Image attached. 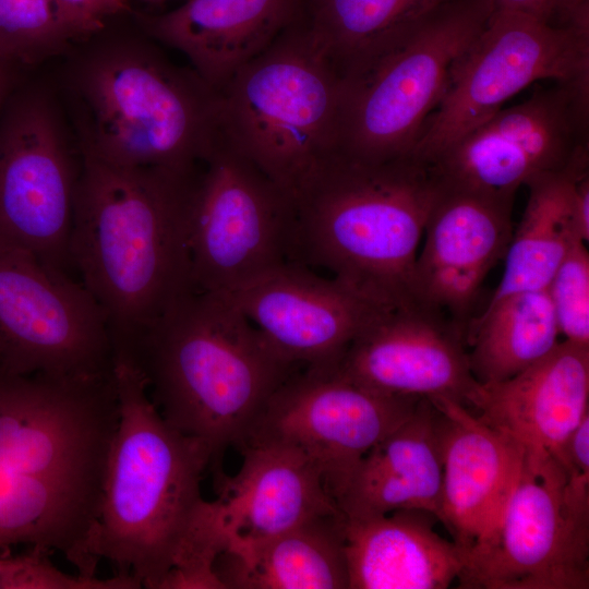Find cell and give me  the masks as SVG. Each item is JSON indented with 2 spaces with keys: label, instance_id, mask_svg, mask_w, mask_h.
Returning <instances> with one entry per match:
<instances>
[{
  "label": "cell",
  "instance_id": "cell-33",
  "mask_svg": "<svg viewBox=\"0 0 589 589\" xmlns=\"http://www.w3.org/2000/svg\"><path fill=\"white\" fill-rule=\"evenodd\" d=\"M558 462L566 473L567 501L589 515V413L565 442Z\"/></svg>",
  "mask_w": 589,
  "mask_h": 589
},
{
  "label": "cell",
  "instance_id": "cell-2",
  "mask_svg": "<svg viewBox=\"0 0 589 589\" xmlns=\"http://www.w3.org/2000/svg\"><path fill=\"white\" fill-rule=\"evenodd\" d=\"M113 377L119 418L94 552L141 588L161 589L169 573L181 582L203 581L224 548L217 504L202 496L209 449L165 421L140 370L119 351Z\"/></svg>",
  "mask_w": 589,
  "mask_h": 589
},
{
  "label": "cell",
  "instance_id": "cell-9",
  "mask_svg": "<svg viewBox=\"0 0 589 589\" xmlns=\"http://www.w3.org/2000/svg\"><path fill=\"white\" fill-rule=\"evenodd\" d=\"M201 168L189 220L194 289L227 293L289 262L293 201L220 132Z\"/></svg>",
  "mask_w": 589,
  "mask_h": 589
},
{
  "label": "cell",
  "instance_id": "cell-17",
  "mask_svg": "<svg viewBox=\"0 0 589 589\" xmlns=\"http://www.w3.org/2000/svg\"><path fill=\"white\" fill-rule=\"evenodd\" d=\"M225 294L287 362L333 370L383 310L337 279L284 263Z\"/></svg>",
  "mask_w": 589,
  "mask_h": 589
},
{
  "label": "cell",
  "instance_id": "cell-25",
  "mask_svg": "<svg viewBox=\"0 0 589 589\" xmlns=\"http://www.w3.org/2000/svg\"><path fill=\"white\" fill-rule=\"evenodd\" d=\"M214 569L224 589H349L345 515H318L263 541L227 546Z\"/></svg>",
  "mask_w": 589,
  "mask_h": 589
},
{
  "label": "cell",
  "instance_id": "cell-13",
  "mask_svg": "<svg viewBox=\"0 0 589 589\" xmlns=\"http://www.w3.org/2000/svg\"><path fill=\"white\" fill-rule=\"evenodd\" d=\"M457 588L588 589L589 515L566 497V473L550 455L524 449L490 538L467 556Z\"/></svg>",
  "mask_w": 589,
  "mask_h": 589
},
{
  "label": "cell",
  "instance_id": "cell-21",
  "mask_svg": "<svg viewBox=\"0 0 589 589\" xmlns=\"http://www.w3.org/2000/svg\"><path fill=\"white\" fill-rule=\"evenodd\" d=\"M471 411L525 450L558 461L565 442L589 413V345L560 340L518 374L481 384Z\"/></svg>",
  "mask_w": 589,
  "mask_h": 589
},
{
  "label": "cell",
  "instance_id": "cell-37",
  "mask_svg": "<svg viewBox=\"0 0 589 589\" xmlns=\"http://www.w3.org/2000/svg\"><path fill=\"white\" fill-rule=\"evenodd\" d=\"M143 2H146L151 5H157V4H161V3H165L167 1H170V0H142Z\"/></svg>",
  "mask_w": 589,
  "mask_h": 589
},
{
  "label": "cell",
  "instance_id": "cell-32",
  "mask_svg": "<svg viewBox=\"0 0 589 589\" xmlns=\"http://www.w3.org/2000/svg\"><path fill=\"white\" fill-rule=\"evenodd\" d=\"M75 43L109 27L111 21L131 12L128 0H52Z\"/></svg>",
  "mask_w": 589,
  "mask_h": 589
},
{
  "label": "cell",
  "instance_id": "cell-18",
  "mask_svg": "<svg viewBox=\"0 0 589 589\" xmlns=\"http://www.w3.org/2000/svg\"><path fill=\"white\" fill-rule=\"evenodd\" d=\"M514 202L515 196L441 182L416 262V291L420 302L465 330L486 275L506 255Z\"/></svg>",
  "mask_w": 589,
  "mask_h": 589
},
{
  "label": "cell",
  "instance_id": "cell-23",
  "mask_svg": "<svg viewBox=\"0 0 589 589\" xmlns=\"http://www.w3.org/2000/svg\"><path fill=\"white\" fill-rule=\"evenodd\" d=\"M436 521L422 509L345 517L349 589H447L458 581L467 555L436 532Z\"/></svg>",
  "mask_w": 589,
  "mask_h": 589
},
{
  "label": "cell",
  "instance_id": "cell-27",
  "mask_svg": "<svg viewBox=\"0 0 589 589\" xmlns=\"http://www.w3.org/2000/svg\"><path fill=\"white\" fill-rule=\"evenodd\" d=\"M560 335L546 289L488 302L466 330L471 372L480 384L507 380L546 356Z\"/></svg>",
  "mask_w": 589,
  "mask_h": 589
},
{
  "label": "cell",
  "instance_id": "cell-30",
  "mask_svg": "<svg viewBox=\"0 0 589 589\" xmlns=\"http://www.w3.org/2000/svg\"><path fill=\"white\" fill-rule=\"evenodd\" d=\"M53 553L43 548H27L22 553L0 552V589H140L133 577L115 575L100 579L68 574L58 568Z\"/></svg>",
  "mask_w": 589,
  "mask_h": 589
},
{
  "label": "cell",
  "instance_id": "cell-8",
  "mask_svg": "<svg viewBox=\"0 0 589 589\" xmlns=\"http://www.w3.org/2000/svg\"><path fill=\"white\" fill-rule=\"evenodd\" d=\"M495 9V0L444 3L346 73L339 151L366 159L411 154L453 63Z\"/></svg>",
  "mask_w": 589,
  "mask_h": 589
},
{
  "label": "cell",
  "instance_id": "cell-24",
  "mask_svg": "<svg viewBox=\"0 0 589 589\" xmlns=\"http://www.w3.org/2000/svg\"><path fill=\"white\" fill-rule=\"evenodd\" d=\"M438 417L436 406L421 398L412 414L363 456L336 501L345 517L398 509L437 517L443 478Z\"/></svg>",
  "mask_w": 589,
  "mask_h": 589
},
{
  "label": "cell",
  "instance_id": "cell-35",
  "mask_svg": "<svg viewBox=\"0 0 589 589\" xmlns=\"http://www.w3.org/2000/svg\"><path fill=\"white\" fill-rule=\"evenodd\" d=\"M573 212L579 236L587 243L589 241V173L582 176L576 183Z\"/></svg>",
  "mask_w": 589,
  "mask_h": 589
},
{
  "label": "cell",
  "instance_id": "cell-29",
  "mask_svg": "<svg viewBox=\"0 0 589 589\" xmlns=\"http://www.w3.org/2000/svg\"><path fill=\"white\" fill-rule=\"evenodd\" d=\"M74 44L52 0H0V59L27 71Z\"/></svg>",
  "mask_w": 589,
  "mask_h": 589
},
{
  "label": "cell",
  "instance_id": "cell-1",
  "mask_svg": "<svg viewBox=\"0 0 589 589\" xmlns=\"http://www.w3.org/2000/svg\"><path fill=\"white\" fill-rule=\"evenodd\" d=\"M119 409L113 374L0 372V552H59L86 577Z\"/></svg>",
  "mask_w": 589,
  "mask_h": 589
},
{
  "label": "cell",
  "instance_id": "cell-28",
  "mask_svg": "<svg viewBox=\"0 0 589 589\" xmlns=\"http://www.w3.org/2000/svg\"><path fill=\"white\" fill-rule=\"evenodd\" d=\"M453 0H304L302 24L342 77L409 25Z\"/></svg>",
  "mask_w": 589,
  "mask_h": 589
},
{
  "label": "cell",
  "instance_id": "cell-6",
  "mask_svg": "<svg viewBox=\"0 0 589 589\" xmlns=\"http://www.w3.org/2000/svg\"><path fill=\"white\" fill-rule=\"evenodd\" d=\"M93 38L65 75L80 153L195 173L219 134V92L146 34Z\"/></svg>",
  "mask_w": 589,
  "mask_h": 589
},
{
  "label": "cell",
  "instance_id": "cell-15",
  "mask_svg": "<svg viewBox=\"0 0 589 589\" xmlns=\"http://www.w3.org/2000/svg\"><path fill=\"white\" fill-rule=\"evenodd\" d=\"M420 399L380 395L330 370L302 369L272 395L245 443L272 441L299 449L336 502L363 456L407 420Z\"/></svg>",
  "mask_w": 589,
  "mask_h": 589
},
{
  "label": "cell",
  "instance_id": "cell-26",
  "mask_svg": "<svg viewBox=\"0 0 589 589\" xmlns=\"http://www.w3.org/2000/svg\"><path fill=\"white\" fill-rule=\"evenodd\" d=\"M586 173L588 159L527 184L528 202L514 228L501 281L489 302L514 292L548 288L572 244L582 240L573 201L576 183Z\"/></svg>",
  "mask_w": 589,
  "mask_h": 589
},
{
  "label": "cell",
  "instance_id": "cell-4",
  "mask_svg": "<svg viewBox=\"0 0 589 589\" xmlns=\"http://www.w3.org/2000/svg\"><path fill=\"white\" fill-rule=\"evenodd\" d=\"M160 416L211 453L214 480L276 389L298 366L284 360L223 293L192 290L127 347Z\"/></svg>",
  "mask_w": 589,
  "mask_h": 589
},
{
  "label": "cell",
  "instance_id": "cell-12",
  "mask_svg": "<svg viewBox=\"0 0 589 589\" xmlns=\"http://www.w3.org/2000/svg\"><path fill=\"white\" fill-rule=\"evenodd\" d=\"M0 372L99 378L113 373L107 318L64 271L0 247Z\"/></svg>",
  "mask_w": 589,
  "mask_h": 589
},
{
  "label": "cell",
  "instance_id": "cell-22",
  "mask_svg": "<svg viewBox=\"0 0 589 589\" xmlns=\"http://www.w3.org/2000/svg\"><path fill=\"white\" fill-rule=\"evenodd\" d=\"M235 476L215 480L227 546L260 542L318 515L340 512L317 467L279 442H247ZM226 546V548H227Z\"/></svg>",
  "mask_w": 589,
  "mask_h": 589
},
{
  "label": "cell",
  "instance_id": "cell-3",
  "mask_svg": "<svg viewBox=\"0 0 589 589\" xmlns=\"http://www.w3.org/2000/svg\"><path fill=\"white\" fill-rule=\"evenodd\" d=\"M70 260L127 347L194 290L190 204L195 173L115 165L80 153Z\"/></svg>",
  "mask_w": 589,
  "mask_h": 589
},
{
  "label": "cell",
  "instance_id": "cell-36",
  "mask_svg": "<svg viewBox=\"0 0 589 589\" xmlns=\"http://www.w3.org/2000/svg\"><path fill=\"white\" fill-rule=\"evenodd\" d=\"M26 71L0 59V112L15 88L24 81Z\"/></svg>",
  "mask_w": 589,
  "mask_h": 589
},
{
  "label": "cell",
  "instance_id": "cell-34",
  "mask_svg": "<svg viewBox=\"0 0 589 589\" xmlns=\"http://www.w3.org/2000/svg\"><path fill=\"white\" fill-rule=\"evenodd\" d=\"M496 8L531 15L551 26L589 35V0H495Z\"/></svg>",
  "mask_w": 589,
  "mask_h": 589
},
{
  "label": "cell",
  "instance_id": "cell-5",
  "mask_svg": "<svg viewBox=\"0 0 589 589\" xmlns=\"http://www.w3.org/2000/svg\"><path fill=\"white\" fill-rule=\"evenodd\" d=\"M441 182L412 153L366 159L336 152L294 199L289 262L321 267L368 300L420 302L416 262Z\"/></svg>",
  "mask_w": 589,
  "mask_h": 589
},
{
  "label": "cell",
  "instance_id": "cell-19",
  "mask_svg": "<svg viewBox=\"0 0 589 589\" xmlns=\"http://www.w3.org/2000/svg\"><path fill=\"white\" fill-rule=\"evenodd\" d=\"M430 400L440 411L443 478L437 518L468 556L496 527L524 448L456 400Z\"/></svg>",
  "mask_w": 589,
  "mask_h": 589
},
{
  "label": "cell",
  "instance_id": "cell-10",
  "mask_svg": "<svg viewBox=\"0 0 589 589\" xmlns=\"http://www.w3.org/2000/svg\"><path fill=\"white\" fill-rule=\"evenodd\" d=\"M589 76V35L496 8L453 63L412 154L430 163L537 81Z\"/></svg>",
  "mask_w": 589,
  "mask_h": 589
},
{
  "label": "cell",
  "instance_id": "cell-16",
  "mask_svg": "<svg viewBox=\"0 0 589 589\" xmlns=\"http://www.w3.org/2000/svg\"><path fill=\"white\" fill-rule=\"evenodd\" d=\"M330 371L380 395L447 397L470 410L481 386L470 369L465 328L421 302L380 312Z\"/></svg>",
  "mask_w": 589,
  "mask_h": 589
},
{
  "label": "cell",
  "instance_id": "cell-14",
  "mask_svg": "<svg viewBox=\"0 0 589 589\" xmlns=\"http://www.w3.org/2000/svg\"><path fill=\"white\" fill-rule=\"evenodd\" d=\"M589 76L553 82L502 108L430 161L446 185L516 196L521 185L588 159Z\"/></svg>",
  "mask_w": 589,
  "mask_h": 589
},
{
  "label": "cell",
  "instance_id": "cell-7",
  "mask_svg": "<svg viewBox=\"0 0 589 589\" xmlns=\"http://www.w3.org/2000/svg\"><path fill=\"white\" fill-rule=\"evenodd\" d=\"M342 80L302 21L219 91V132L292 201L339 151Z\"/></svg>",
  "mask_w": 589,
  "mask_h": 589
},
{
  "label": "cell",
  "instance_id": "cell-11",
  "mask_svg": "<svg viewBox=\"0 0 589 589\" xmlns=\"http://www.w3.org/2000/svg\"><path fill=\"white\" fill-rule=\"evenodd\" d=\"M79 169L53 97L23 81L0 112V247L64 271Z\"/></svg>",
  "mask_w": 589,
  "mask_h": 589
},
{
  "label": "cell",
  "instance_id": "cell-31",
  "mask_svg": "<svg viewBox=\"0 0 589 589\" xmlns=\"http://www.w3.org/2000/svg\"><path fill=\"white\" fill-rule=\"evenodd\" d=\"M546 290L560 334L569 341L589 345V253L585 241L572 244Z\"/></svg>",
  "mask_w": 589,
  "mask_h": 589
},
{
  "label": "cell",
  "instance_id": "cell-20",
  "mask_svg": "<svg viewBox=\"0 0 589 589\" xmlns=\"http://www.w3.org/2000/svg\"><path fill=\"white\" fill-rule=\"evenodd\" d=\"M304 0H183L137 15L144 34L180 53L216 91L303 19Z\"/></svg>",
  "mask_w": 589,
  "mask_h": 589
}]
</instances>
